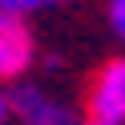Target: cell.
I'll list each match as a JSON object with an SVG mask.
<instances>
[{
	"label": "cell",
	"mask_w": 125,
	"mask_h": 125,
	"mask_svg": "<svg viewBox=\"0 0 125 125\" xmlns=\"http://www.w3.org/2000/svg\"><path fill=\"white\" fill-rule=\"evenodd\" d=\"M89 117L97 121H117L125 125V57H113L97 69V77L89 81Z\"/></svg>",
	"instance_id": "1"
},
{
	"label": "cell",
	"mask_w": 125,
	"mask_h": 125,
	"mask_svg": "<svg viewBox=\"0 0 125 125\" xmlns=\"http://www.w3.org/2000/svg\"><path fill=\"white\" fill-rule=\"evenodd\" d=\"M36 61V41L28 32L24 16L0 12V81H16L32 69Z\"/></svg>",
	"instance_id": "2"
},
{
	"label": "cell",
	"mask_w": 125,
	"mask_h": 125,
	"mask_svg": "<svg viewBox=\"0 0 125 125\" xmlns=\"http://www.w3.org/2000/svg\"><path fill=\"white\" fill-rule=\"evenodd\" d=\"M8 109L24 125H69L73 121L69 105L57 101L52 93H44L41 85H16V89L8 93Z\"/></svg>",
	"instance_id": "3"
},
{
	"label": "cell",
	"mask_w": 125,
	"mask_h": 125,
	"mask_svg": "<svg viewBox=\"0 0 125 125\" xmlns=\"http://www.w3.org/2000/svg\"><path fill=\"white\" fill-rule=\"evenodd\" d=\"M36 8H49V0H0V12H8V16H28Z\"/></svg>",
	"instance_id": "4"
},
{
	"label": "cell",
	"mask_w": 125,
	"mask_h": 125,
	"mask_svg": "<svg viewBox=\"0 0 125 125\" xmlns=\"http://www.w3.org/2000/svg\"><path fill=\"white\" fill-rule=\"evenodd\" d=\"M109 28L125 41V0H109Z\"/></svg>",
	"instance_id": "5"
},
{
	"label": "cell",
	"mask_w": 125,
	"mask_h": 125,
	"mask_svg": "<svg viewBox=\"0 0 125 125\" xmlns=\"http://www.w3.org/2000/svg\"><path fill=\"white\" fill-rule=\"evenodd\" d=\"M4 117H8V93L0 89V125H4Z\"/></svg>",
	"instance_id": "6"
},
{
	"label": "cell",
	"mask_w": 125,
	"mask_h": 125,
	"mask_svg": "<svg viewBox=\"0 0 125 125\" xmlns=\"http://www.w3.org/2000/svg\"><path fill=\"white\" fill-rule=\"evenodd\" d=\"M85 125H117V121H97V117H89Z\"/></svg>",
	"instance_id": "7"
}]
</instances>
